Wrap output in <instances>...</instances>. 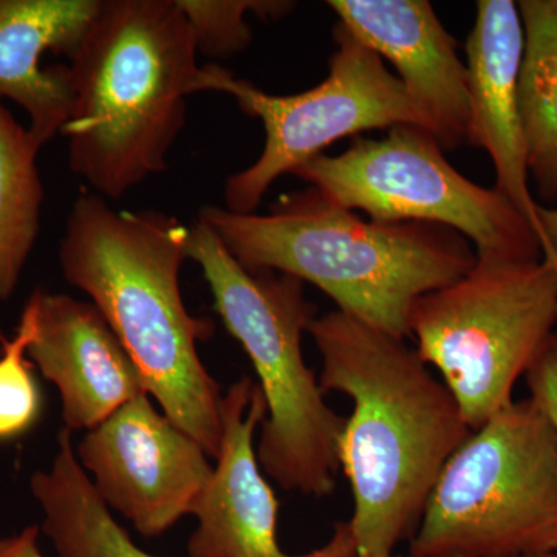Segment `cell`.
Wrapping results in <instances>:
<instances>
[{
    "label": "cell",
    "instance_id": "1",
    "mask_svg": "<svg viewBox=\"0 0 557 557\" xmlns=\"http://www.w3.org/2000/svg\"><path fill=\"white\" fill-rule=\"evenodd\" d=\"M324 394L354 403L341 434L358 556H392L410 541L456 450L471 435L456 398L406 339L335 310L313 319Z\"/></svg>",
    "mask_w": 557,
    "mask_h": 557
},
{
    "label": "cell",
    "instance_id": "2",
    "mask_svg": "<svg viewBox=\"0 0 557 557\" xmlns=\"http://www.w3.org/2000/svg\"><path fill=\"white\" fill-rule=\"evenodd\" d=\"M188 234L164 212L115 211L98 194H83L58 258L65 281L89 296L126 348L161 412L215 460L223 394L197 348L212 325L189 313L180 292Z\"/></svg>",
    "mask_w": 557,
    "mask_h": 557
},
{
    "label": "cell",
    "instance_id": "3",
    "mask_svg": "<svg viewBox=\"0 0 557 557\" xmlns=\"http://www.w3.org/2000/svg\"><path fill=\"white\" fill-rule=\"evenodd\" d=\"M197 54L177 0H101L70 60L73 102L61 134L70 170L102 199L166 170L186 101L203 91Z\"/></svg>",
    "mask_w": 557,
    "mask_h": 557
},
{
    "label": "cell",
    "instance_id": "4",
    "mask_svg": "<svg viewBox=\"0 0 557 557\" xmlns=\"http://www.w3.org/2000/svg\"><path fill=\"white\" fill-rule=\"evenodd\" d=\"M197 219L245 269L309 282L336 310L403 339L413 302L463 276L478 259L456 231L364 220L313 186L281 197L269 214L208 205Z\"/></svg>",
    "mask_w": 557,
    "mask_h": 557
},
{
    "label": "cell",
    "instance_id": "5",
    "mask_svg": "<svg viewBox=\"0 0 557 557\" xmlns=\"http://www.w3.org/2000/svg\"><path fill=\"white\" fill-rule=\"evenodd\" d=\"M186 255L199 263L215 311L258 375L267 403L256 446L260 468L289 493H335L347 418L330 408L317 373L304 359L302 336L317 318L304 282L245 269L199 219L189 226Z\"/></svg>",
    "mask_w": 557,
    "mask_h": 557
},
{
    "label": "cell",
    "instance_id": "6",
    "mask_svg": "<svg viewBox=\"0 0 557 557\" xmlns=\"http://www.w3.org/2000/svg\"><path fill=\"white\" fill-rule=\"evenodd\" d=\"M557 553V434L530 397L512 399L449 458L408 557Z\"/></svg>",
    "mask_w": 557,
    "mask_h": 557
},
{
    "label": "cell",
    "instance_id": "7",
    "mask_svg": "<svg viewBox=\"0 0 557 557\" xmlns=\"http://www.w3.org/2000/svg\"><path fill=\"white\" fill-rule=\"evenodd\" d=\"M557 269L548 260L478 256L472 269L418 298L409 338L437 370L471 431L512 401L557 332Z\"/></svg>",
    "mask_w": 557,
    "mask_h": 557
},
{
    "label": "cell",
    "instance_id": "8",
    "mask_svg": "<svg viewBox=\"0 0 557 557\" xmlns=\"http://www.w3.org/2000/svg\"><path fill=\"white\" fill-rule=\"evenodd\" d=\"M292 175L370 220L456 231L474 245L475 256L544 259L536 231L515 205L458 172L423 127H392L383 138L355 137L344 152L321 153Z\"/></svg>",
    "mask_w": 557,
    "mask_h": 557
},
{
    "label": "cell",
    "instance_id": "9",
    "mask_svg": "<svg viewBox=\"0 0 557 557\" xmlns=\"http://www.w3.org/2000/svg\"><path fill=\"white\" fill-rule=\"evenodd\" d=\"M336 50L327 78L295 95L267 94L236 78L218 64L205 65L203 91H219L237 101L242 112L262 121L265 146L259 159L226 180V209L255 214L273 183L317 159L338 139L362 132L418 126L428 121L401 81L384 61L343 24L333 30Z\"/></svg>",
    "mask_w": 557,
    "mask_h": 557
},
{
    "label": "cell",
    "instance_id": "10",
    "mask_svg": "<svg viewBox=\"0 0 557 557\" xmlns=\"http://www.w3.org/2000/svg\"><path fill=\"white\" fill-rule=\"evenodd\" d=\"M76 457L106 507L145 537L193 516L212 472L205 449L159 412L149 394L87 431Z\"/></svg>",
    "mask_w": 557,
    "mask_h": 557
},
{
    "label": "cell",
    "instance_id": "11",
    "mask_svg": "<svg viewBox=\"0 0 557 557\" xmlns=\"http://www.w3.org/2000/svg\"><path fill=\"white\" fill-rule=\"evenodd\" d=\"M267 417L258 381L231 384L220 405L222 442L194 518L189 557H357L350 523H336L327 544L288 555L277 541L278 500L263 475L255 435Z\"/></svg>",
    "mask_w": 557,
    "mask_h": 557
},
{
    "label": "cell",
    "instance_id": "12",
    "mask_svg": "<svg viewBox=\"0 0 557 557\" xmlns=\"http://www.w3.org/2000/svg\"><path fill=\"white\" fill-rule=\"evenodd\" d=\"M327 5L339 24L394 65L443 150L468 145L467 62L428 0H329Z\"/></svg>",
    "mask_w": 557,
    "mask_h": 557
},
{
    "label": "cell",
    "instance_id": "13",
    "mask_svg": "<svg viewBox=\"0 0 557 557\" xmlns=\"http://www.w3.org/2000/svg\"><path fill=\"white\" fill-rule=\"evenodd\" d=\"M523 25L515 0H479L467 40L469 89L468 145L485 150L496 172V188L536 231L544 233L539 201L528 172L525 131L519 102Z\"/></svg>",
    "mask_w": 557,
    "mask_h": 557
},
{
    "label": "cell",
    "instance_id": "14",
    "mask_svg": "<svg viewBox=\"0 0 557 557\" xmlns=\"http://www.w3.org/2000/svg\"><path fill=\"white\" fill-rule=\"evenodd\" d=\"M38 292V324L27 355L60 392L64 429L90 431L148 394L137 366L94 304Z\"/></svg>",
    "mask_w": 557,
    "mask_h": 557
},
{
    "label": "cell",
    "instance_id": "15",
    "mask_svg": "<svg viewBox=\"0 0 557 557\" xmlns=\"http://www.w3.org/2000/svg\"><path fill=\"white\" fill-rule=\"evenodd\" d=\"M101 0H0V95L30 119L40 148L62 131L73 102L69 65L40 64L47 53L72 60Z\"/></svg>",
    "mask_w": 557,
    "mask_h": 557
},
{
    "label": "cell",
    "instance_id": "16",
    "mask_svg": "<svg viewBox=\"0 0 557 557\" xmlns=\"http://www.w3.org/2000/svg\"><path fill=\"white\" fill-rule=\"evenodd\" d=\"M30 490L57 557H159L139 548L113 518L81 468L67 429L58 435L51 467L32 475Z\"/></svg>",
    "mask_w": 557,
    "mask_h": 557
},
{
    "label": "cell",
    "instance_id": "17",
    "mask_svg": "<svg viewBox=\"0 0 557 557\" xmlns=\"http://www.w3.org/2000/svg\"><path fill=\"white\" fill-rule=\"evenodd\" d=\"M523 25L519 102L528 172L542 207L557 203V0H520Z\"/></svg>",
    "mask_w": 557,
    "mask_h": 557
},
{
    "label": "cell",
    "instance_id": "18",
    "mask_svg": "<svg viewBox=\"0 0 557 557\" xmlns=\"http://www.w3.org/2000/svg\"><path fill=\"white\" fill-rule=\"evenodd\" d=\"M40 145L0 102V302L13 296L40 226Z\"/></svg>",
    "mask_w": 557,
    "mask_h": 557
},
{
    "label": "cell",
    "instance_id": "19",
    "mask_svg": "<svg viewBox=\"0 0 557 557\" xmlns=\"http://www.w3.org/2000/svg\"><path fill=\"white\" fill-rule=\"evenodd\" d=\"M193 32L197 51L212 60H226L252 42L248 16L277 21L295 10L289 0H177Z\"/></svg>",
    "mask_w": 557,
    "mask_h": 557
},
{
    "label": "cell",
    "instance_id": "20",
    "mask_svg": "<svg viewBox=\"0 0 557 557\" xmlns=\"http://www.w3.org/2000/svg\"><path fill=\"white\" fill-rule=\"evenodd\" d=\"M39 292L25 304L13 339H2L0 351V442L25 434L38 421L40 394L27 361L28 346L35 338L38 324Z\"/></svg>",
    "mask_w": 557,
    "mask_h": 557
},
{
    "label": "cell",
    "instance_id": "21",
    "mask_svg": "<svg viewBox=\"0 0 557 557\" xmlns=\"http://www.w3.org/2000/svg\"><path fill=\"white\" fill-rule=\"evenodd\" d=\"M523 379L530 398L544 410L557 434V332L547 341Z\"/></svg>",
    "mask_w": 557,
    "mask_h": 557
},
{
    "label": "cell",
    "instance_id": "22",
    "mask_svg": "<svg viewBox=\"0 0 557 557\" xmlns=\"http://www.w3.org/2000/svg\"><path fill=\"white\" fill-rule=\"evenodd\" d=\"M39 534L40 527L30 525L14 536H0V557H44Z\"/></svg>",
    "mask_w": 557,
    "mask_h": 557
},
{
    "label": "cell",
    "instance_id": "23",
    "mask_svg": "<svg viewBox=\"0 0 557 557\" xmlns=\"http://www.w3.org/2000/svg\"><path fill=\"white\" fill-rule=\"evenodd\" d=\"M537 215L545 239L544 259L557 269V207L539 205Z\"/></svg>",
    "mask_w": 557,
    "mask_h": 557
},
{
    "label": "cell",
    "instance_id": "24",
    "mask_svg": "<svg viewBox=\"0 0 557 557\" xmlns=\"http://www.w3.org/2000/svg\"><path fill=\"white\" fill-rule=\"evenodd\" d=\"M357 557H408V556L392 555V556H357Z\"/></svg>",
    "mask_w": 557,
    "mask_h": 557
},
{
    "label": "cell",
    "instance_id": "25",
    "mask_svg": "<svg viewBox=\"0 0 557 557\" xmlns=\"http://www.w3.org/2000/svg\"><path fill=\"white\" fill-rule=\"evenodd\" d=\"M536 557H557V553H555V555H545V556H536Z\"/></svg>",
    "mask_w": 557,
    "mask_h": 557
},
{
    "label": "cell",
    "instance_id": "26",
    "mask_svg": "<svg viewBox=\"0 0 557 557\" xmlns=\"http://www.w3.org/2000/svg\"><path fill=\"white\" fill-rule=\"evenodd\" d=\"M0 351H2V344H0Z\"/></svg>",
    "mask_w": 557,
    "mask_h": 557
}]
</instances>
